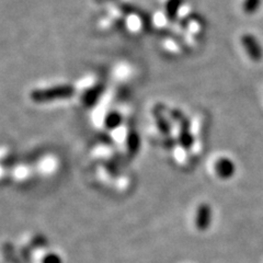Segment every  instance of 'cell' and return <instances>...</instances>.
Returning a JSON list of instances; mask_svg holds the SVG:
<instances>
[{
    "label": "cell",
    "instance_id": "6da1fadb",
    "mask_svg": "<svg viewBox=\"0 0 263 263\" xmlns=\"http://www.w3.org/2000/svg\"><path fill=\"white\" fill-rule=\"evenodd\" d=\"M73 93V88L70 86H57L53 87L51 89L34 90L31 93V99L34 102H49L58 99L69 98Z\"/></svg>",
    "mask_w": 263,
    "mask_h": 263
},
{
    "label": "cell",
    "instance_id": "7a4b0ae2",
    "mask_svg": "<svg viewBox=\"0 0 263 263\" xmlns=\"http://www.w3.org/2000/svg\"><path fill=\"white\" fill-rule=\"evenodd\" d=\"M241 44L244 46L248 56L250 57L253 62H259V60L262 59V49L255 36H253L252 34H249V33L244 34L241 37Z\"/></svg>",
    "mask_w": 263,
    "mask_h": 263
},
{
    "label": "cell",
    "instance_id": "3957f363",
    "mask_svg": "<svg viewBox=\"0 0 263 263\" xmlns=\"http://www.w3.org/2000/svg\"><path fill=\"white\" fill-rule=\"evenodd\" d=\"M183 3V0H168L166 4V16L167 18L173 21V20L177 19L178 12L180 7Z\"/></svg>",
    "mask_w": 263,
    "mask_h": 263
},
{
    "label": "cell",
    "instance_id": "277c9868",
    "mask_svg": "<svg viewBox=\"0 0 263 263\" xmlns=\"http://www.w3.org/2000/svg\"><path fill=\"white\" fill-rule=\"evenodd\" d=\"M211 210L210 207L203 205L199 208L198 212V226L200 227V229H204L210 224V218H211Z\"/></svg>",
    "mask_w": 263,
    "mask_h": 263
},
{
    "label": "cell",
    "instance_id": "5b68a950",
    "mask_svg": "<svg viewBox=\"0 0 263 263\" xmlns=\"http://www.w3.org/2000/svg\"><path fill=\"white\" fill-rule=\"evenodd\" d=\"M216 170L220 177H231V174L234 172V165L231 160L220 159L216 164Z\"/></svg>",
    "mask_w": 263,
    "mask_h": 263
},
{
    "label": "cell",
    "instance_id": "8992f818",
    "mask_svg": "<svg viewBox=\"0 0 263 263\" xmlns=\"http://www.w3.org/2000/svg\"><path fill=\"white\" fill-rule=\"evenodd\" d=\"M262 0H245L242 3V11H244L246 15H253L258 11L260 8Z\"/></svg>",
    "mask_w": 263,
    "mask_h": 263
},
{
    "label": "cell",
    "instance_id": "52a82bcc",
    "mask_svg": "<svg viewBox=\"0 0 263 263\" xmlns=\"http://www.w3.org/2000/svg\"><path fill=\"white\" fill-rule=\"evenodd\" d=\"M121 123V117L119 113H110V116L106 118V125L110 129H116Z\"/></svg>",
    "mask_w": 263,
    "mask_h": 263
},
{
    "label": "cell",
    "instance_id": "ba28073f",
    "mask_svg": "<svg viewBox=\"0 0 263 263\" xmlns=\"http://www.w3.org/2000/svg\"><path fill=\"white\" fill-rule=\"evenodd\" d=\"M157 125L160 127V130L163 131V133H169L170 131V126L168 125V122H166V120L164 118H161L160 116L157 117Z\"/></svg>",
    "mask_w": 263,
    "mask_h": 263
}]
</instances>
